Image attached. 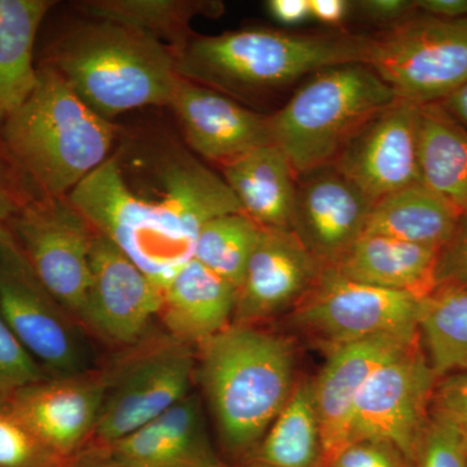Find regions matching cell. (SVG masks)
<instances>
[{"label":"cell","mask_w":467,"mask_h":467,"mask_svg":"<svg viewBox=\"0 0 467 467\" xmlns=\"http://www.w3.org/2000/svg\"><path fill=\"white\" fill-rule=\"evenodd\" d=\"M106 450L121 467L225 466L212 445L196 392Z\"/></svg>","instance_id":"cell-20"},{"label":"cell","mask_w":467,"mask_h":467,"mask_svg":"<svg viewBox=\"0 0 467 467\" xmlns=\"http://www.w3.org/2000/svg\"><path fill=\"white\" fill-rule=\"evenodd\" d=\"M438 104L451 119L467 129V81Z\"/></svg>","instance_id":"cell-43"},{"label":"cell","mask_w":467,"mask_h":467,"mask_svg":"<svg viewBox=\"0 0 467 467\" xmlns=\"http://www.w3.org/2000/svg\"><path fill=\"white\" fill-rule=\"evenodd\" d=\"M420 182L467 211V129L439 104L420 107Z\"/></svg>","instance_id":"cell-28"},{"label":"cell","mask_w":467,"mask_h":467,"mask_svg":"<svg viewBox=\"0 0 467 467\" xmlns=\"http://www.w3.org/2000/svg\"><path fill=\"white\" fill-rule=\"evenodd\" d=\"M106 396L90 445L107 448L192 393L196 348L167 331L150 333L104 368Z\"/></svg>","instance_id":"cell-7"},{"label":"cell","mask_w":467,"mask_h":467,"mask_svg":"<svg viewBox=\"0 0 467 467\" xmlns=\"http://www.w3.org/2000/svg\"><path fill=\"white\" fill-rule=\"evenodd\" d=\"M92 20L109 21L135 30L177 57L195 38L193 18L218 17L221 2L212 0H88L77 5Z\"/></svg>","instance_id":"cell-24"},{"label":"cell","mask_w":467,"mask_h":467,"mask_svg":"<svg viewBox=\"0 0 467 467\" xmlns=\"http://www.w3.org/2000/svg\"><path fill=\"white\" fill-rule=\"evenodd\" d=\"M333 165L373 205L420 182V106L393 101L349 140Z\"/></svg>","instance_id":"cell-14"},{"label":"cell","mask_w":467,"mask_h":467,"mask_svg":"<svg viewBox=\"0 0 467 467\" xmlns=\"http://www.w3.org/2000/svg\"><path fill=\"white\" fill-rule=\"evenodd\" d=\"M465 435H466V441H467V434H465Z\"/></svg>","instance_id":"cell-45"},{"label":"cell","mask_w":467,"mask_h":467,"mask_svg":"<svg viewBox=\"0 0 467 467\" xmlns=\"http://www.w3.org/2000/svg\"><path fill=\"white\" fill-rule=\"evenodd\" d=\"M0 315L46 373L91 370L86 331L39 281L11 230H0Z\"/></svg>","instance_id":"cell-9"},{"label":"cell","mask_w":467,"mask_h":467,"mask_svg":"<svg viewBox=\"0 0 467 467\" xmlns=\"http://www.w3.org/2000/svg\"><path fill=\"white\" fill-rule=\"evenodd\" d=\"M439 290H467V211L461 214L453 235L439 252L435 291Z\"/></svg>","instance_id":"cell-34"},{"label":"cell","mask_w":467,"mask_h":467,"mask_svg":"<svg viewBox=\"0 0 467 467\" xmlns=\"http://www.w3.org/2000/svg\"><path fill=\"white\" fill-rule=\"evenodd\" d=\"M418 334H387L334 347L313 383L324 467L349 442L350 420L368 378L393 356L420 342Z\"/></svg>","instance_id":"cell-18"},{"label":"cell","mask_w":467,"mask_h":467,"mask_svg":"<svg viewBox=\"0 0 467 467\" xmlns=\"http://www.w3.org/2000/svg\"><path fill=\"white\" fill-rule=\"evenodd\" d=\"M66 467H121L106 448L88 445L81 453L67 461Z\"/></svg>","instance_id":"cell-42"},{"label":"cell","mask_w":467,"mask_h":467,"mask_svg":"<svg viewBox=\"0 0 467 467\" xmlns=\"http://www.w3.org/2000/svg\"><path fill=\"white\" fill-rule=\"evenodd\" d=\"M48 377L0 315V396Z\"/></svg>","instance_id":"cell-33"},{"label":"cell","mask_w":467,"mask_h":467,"mask_svg":"<svg viewBox=\"0 0 467 467\" xmlns=\"http://www.w3.org/2000/svg\"><path fill=\"white\" fill-rule=\"evenodd\" d=\"M3 144L39 196H67L109 158L116 126L92 110L51 66L3 119Z\"/></svg>","instance_id":"cell-3"},{"label":"cell","mask_w":467,"mask_h":467,"mask_svg":"<svg viewBox=\"0 0 467 467\" xmlns=\"http://www.w3.org/2000/svg\"><path fill=\"white\" fill-rule=\"evenodd\" d=\"M106 370L48 377L3 396L34 434L61 459L91 444L106 396Z\"/></svg>","instance_id":"cell-15"},{"label":"cell","mask_w":467,"mask_h":467,"mask_svg":"<svg viewBox=\"0 0 467 467\" xmlns=\"http://www.w3.org/2000/svg\"><path fill=\"white\" fill-rule=\"evenodd\" d=\"M223 467H229V466H223ZM233 467H245V466L238 465V466H233Z\"/></svg>","instance_id":"cell-44"},{"label":"cell","mask_w":467,"mask_h":467,"mask_svg":"<svg viewBox=\"0 0 467 467\" xmlns=\"http://www.w3.org/2000/svg\"><path fill=\"white\" fill-rule=\"evenodd\" d=\"M220 167L245 216L261 227L291 230L297 175L284 150L266 144Z\"/></svg>","instance_id":"cell-22"},{"label":"cell","mask_w":467,"mask_h":467,"mask_svg":"<svg viewBox=\"0 0 467 467\" xmlns=\"http://www.w3.org/2000/svg\"><path fill=\"white\" fill-rule=\"evenodd\" d=\"M57 2L0 0V119L26 101L38 81L34 43L43 18Z\"/></svg>","instance_id":"cell-27"},{"label":"cell","mask_w":467,"mask_h":467,"mask_svg":"<svg viewBox=\"0 0 467 467\" xmlns=\"http://www.w3.org/2000/svg\"><path fill=\"white\" fill-rule=\"evenodd\" d=\"M396 99L365 64L327 67L269 116L272 142L284 150L299 177L333 165L349 140Z\"/></svg>","instance_id":"cell-6"},{"label":"cell","mask_w":467,"mask_h":467,"mask_svg":"<svg viewBox=\"0 0 467 467\" xmlns=\"http://www.w3.org/2000/svg\"><path fill=\"white\" fill-rule=\"evenodd\" d=\"M365 66L417 106L438 104L467 81V18L418 12L400 26L368 36Z\"/></svg>","instance_id":"cell-8"},{"label":"cell","mask_w":467,"mask_h":467,"mask_svg":"<svg viewBox=\"0 0 467 467\" xmlns=\"http://www.w3.org/2000/svg\"><path fill=\"white\" fill-rule=\"evenodd\" d=\"M368 36L236 30L198 36L175 57L178 76L223 94H250L290 85L342 64H364Z\"/></svg>","instance_id":"cell-4"},{"label":"cell","mask_w":467,"mask_h":467,"mask_svg":"<svg viewBox=\"0 0 467 467\" xmlns=\"http://www.w3.org/2000/svg\"><path fill=\"white\" fill-rule=\"evenodd\" d=\"M420 335L441 379L467 371V290H439L427 296Z\"/></svg>","instance_id":"cell-29"},{"label":"cell","mask_w":467,"mask_h":467,"mask_svg":"<svg viewBox=\"0 0 467 467\" xmlns=\"http://www.w3.org/2000/svg\"><path fill=\"white\" fill-rule=\"evenodd\" d=\"M199 350V378L221 445L242 462L290 399L295 353L285 337L232 324Z\"/></svg>","instance_id":"cell-2"},{"label":"cell","mask_w":467,"mask_h":467,"mask_svg":"<svg viewBox=\"0 0 467 467\" xmlns=\"http://www.w3.org/2000/svg\"><path fill=\"white\" fill-rule=\"evenodd\" d=\"M33 198L21 182V173L14 162L0 152V230L7 227Z\"/></svg>","instance_id":"cell-37"},{"label":"cell","mask_w":467,"mask_h":467,"mask_svg":"<svg viewBox=\"0 0 467 467\" xmlns=\"http://www.w3.org/2000/svg\"><path fill=\"white\" fill-rule=\"evenodd\" d=\"M241 465L324 467L321 426L312 380H296L290 399L263 441Z\"/></svg>","instance_id":"cell-26"},{"label":"cell","mask_w":467,"mask_h":467,"mask_svg":"<svg viewBox=\"0 0 467 467\" xmlns=\"http://www.w3.org/2000/svg\"><path fill=\"white\" fill-rule=\"evenodd\" d=\"M359 17L386 26L387 30L400 26L418 14L416 2L413 0H359L352 5Z\"/></svg>","instance_id":"cell-38"},{"label":"cell","mask_w":467,"mask_h":467,"mask_svg":"<svg viewBox=\"0 0 467 467\" xmlns=\"http://www.w3.org/2000/svg\"><path fill=\"white\" fill-rule=\"evenodd\" d=\"M442 378L432 398L431 416L459 426L467 434V371Z\"/></svg>","instance_id":"cell-36"},{"label":"cell","mask_w":467,"mask_h":467,"mask_svg":"<svg viewBox=\"0 0 467 467\" xmlns=\"http://www.w3.org/2000/svg\"><path fill=\"white\" fill-rule=\"evenodd\" d=\"M267 14L284 26H299L310 18L309 0H269Z\"/></svg>","instance_id":"cell-39"},{"label":"cell","mask_w":467,"mask_h":467,"mask_svg":"<svg viewBox=\"0 0 467 467\" xmlns=\"http://www.w3.org/2000/svg\"><path fill=\"white\" fill-rule=\"evenodd\" d=\"M260 233L261 226L244 213L218 216L202 226L192 259L238 290Z\"/></svg>","instance_id":"cell-30"},{"label":"cell","mask_w":467,"mask_h":467,"mask_svg":"<svg viewBox=\"0 0 467 467\" xmlns=\"http://www.w3.org/2000/svg\"><path fill=\"white\" fill-rule=\"evenodd\" d=\"M373 202L334 165L297 177L291 230L325 267H333L361 238Z\"/></svg>","instance_id":"cell-17"},{"label":"cell","mask_w":467,"mask_h":467,"mask_svg":"<svg viewBox=\"0 0 467 467\" xmlns=\"http://www.w3.org/2000/svg\"><path fill=\"white\" fill-rule=\"evenodd\" d=\"M426 297L359 284L325 267L291 310L292 324L328 348L387 334L420 333Z\"/></svg>","instance_id":"cell-10"},{"label":"cell","mask_w":467,"mask_h":467,"mask_svg":"<svg viewBox=\"0 0 467 467\" xmlns=\"http://www.w3.org/2000/svg\"><path fill=\"white\" fill-rule=\"evenodd\" d=\"M439 379L420 342L384 362L368 378L355 402L349 442H389L413 465L431 420Z\"/></svg>","instance_id":"cell-12"},{"label":"cell","mask_w":467,"mask_h":467,"mask_svg":"<svg viewBox=\"0 0 467 467\" xmlns=\"http://www.w3.org/2000/svg\"><path fill=\"white\" fill-rule=\"evenodd\" d=\"M413 467H467V441L459 426L431 416Z\"/></svg>","instance_id":"cell-32"},{"label":"cell","mask_w":467,"mask_h":467,"mask_svg":"<svg viewBox=\"0 0 467 467\" xmlns=\"http://www.w3.org/2000/svg\"><path fill=\"white\" fill-rule=\"evenodd\" d=\"M0 396V467H66Z\"/></svg>","instance_id":"cell-31"},{"label":"cell","mask_w":467,"mask_h":467,"mask_svg":"<svg viewBox=\"0 0 467 467\" xmlns=\"http://www.w3.org/2000/svg\"><path fill=\"white\" fill-rule=\"evenodd\" d=\"M439 248L364 234L333 266L359 284L427 297L435 291Z\"/></svg>","instance_id":"cell-23"},{"label":"cell","mask_w":467,"mask_h":467,"mask_svg":"<svg viewBox=\"0 0 467 467\" xmlns=\"http://www.w3.org/2000/svg\"><path fill=\"white\" fill-rule=\"evenodd\" d=\"M193 152L225 162L273 144L269 116L242 107L223 92L180 77L171 106Z\"/></svg>","instance_id":"cell-19"},{"label":"cell","mask_w":467,"mask_h":467,"mask_svg":"<svg viewBox=\"0 0 467 467\" xmlns=\"http://www.w3.org/2000/svg\"><path fill=\"white\" fill-rule=\"evenodd\" d=\"M326 467H413L389 442L355 441L347 444Z\"/></svg>","instance_id":"cell-35"},{"label":"cell","mask_w":467,"mask_h":467,"mask_svg":"<svg viewBox=\"0 0 467 467\" xmlns=\"http://www.w3.org/2000/svg\"><path fill=\"white\" fill-rule=\"evenodd\" d=\"M236 290L196 260H190L162 290L159 319L181 342L201 348L233 324Z\"/></svg>","instance_id":"cell-21"},{"label":"cell","mask_w":467,"mask_h":467,"mask_svg":"<svg viewBox=\"0 0 467 467\" xmlns=\"http://www.w3.org/2000/svg\"><path fill=\"white\" fill-rule=\"evenodd\" d=\"M418 11L444 20L467 18V0H416Z\"/></svg>","instance_id":"cell-41"},{"label":"cell","mask_w":467,"mask_h":467,"mask_svg":"<svg viewBox=\"0 0 467 467\" xmlns=\"http://www.w3.org/2000/svg\"><path fill=\"white\" fill-rule=\"evenodd\" d=\"M352 3L346 0H309L310 18L325 26H340L348 16Z\"/></svg>","instance_id":"cell-40"},{"label":"cell","mask_w":467,"mask_h":467,"mask_svg":"<svg viewBox=\"0 0 467 467\" xmlns=\"http://www.w3.org/2000/svg\"><path fill=\"white\" fill-rule=\"evenodd\" d=\"M48 66L109 121L129 110L171 106L180 79L164 46L109 21L72 27L55 43Z\"/></svg>","instance_id":"cell-5"},{"label":"cell","mask_w":467,"mask_h":467,"mask_svg":"<svg viewBox=\"0 0 467 467\" xmlns=\"http://www.w3.org/2000/svg\"><path fill=\"white\" fill-rule=\"evenodd\" d=\"M67 198L161 290L192 260L205 223L243 213L221 175L155 138L121 144Z\"/></svg>","instance_id":"cell-1"},{"label":"cell","mask_w":467,"mask_h":467,"mask_svg":"<svg viewBox=\"0 0 467 467\" xmlns=\"http://www.w3.org/2000/svg\"><path fill=\"white\" fill-rule=\"evenodd\" d=\"M324 269L292 230L261 227L236 290L233 324L257 325L294 309Z\"/></svg>","instance_id":"cell-16"},{"label":"cell","mask_w":467,"mask_h":467,"mask_svg":"<svg viewBox=\"0 0 467 467\" xmlns=\"http://www.w3.org/2000/svg\"><path fill=\"white\" fill-rule=\"evenodd\" d=\"M8 229L39 281L79 324L90 281L94 227L67 196H36Z\"/></svg>","instance_id":"cell-11"},{"label":"cell","mask_w":467,"mask_h":467,"mask_svg":"<svg viewBox=\"0 0 467 467\" xmlns=\"http://www.w3.org/2000/svg\"><path fill=\"white\" fill-rule=\"evenodd\" d=\"M461 214L425 183L417 182L377 202L364 234L441 250L453 235Z\"/></svg>","instance_id":"cell-25"},{"label":"cell","mask_w":467,"mask_h":467,"mask_svg":"<svg viewBox=\"0 0 467 467\" xmlns=\"http://www.w3.org/2000/svg\"><path fill=\"white\" fill-rule=\"evenodd\" d=\"M162 290L119 247L97 233L90 252V281L79 325L110 348H131L152 331Z\"/></svg>","instance_id":"cell-13"}]
</instances>
